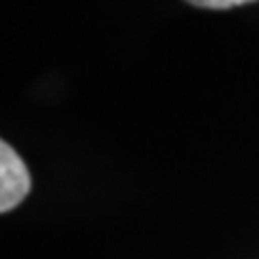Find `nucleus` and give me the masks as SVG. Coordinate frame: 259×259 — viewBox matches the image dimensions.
Returning a JSON list of instances; mask_svg holds the SVG:
<instances>
[{
	"instance_id": "1",
	"label": "nucleus",
	"mask_w": 259,
	"mask_h": 259,
	"mask_svg": "<svg viewBox=\"0 0 259 259\" xmlns=\"http://www.w3.org/2000/svg\"><path fill=\"white\" fill-rule=\"evenodd\" d=\"M30 192V173L9 143H0V212L18 207Z\"/></svg>"
},
{
	"instance_id": "2",
	"label": "nucleus",
	"mask_w": 259,
	"mask_h": 259,
	"mask_svg": "<svg viewBox=\"0 0 259 259\" xmlns=\"http://www.w3.org/2000/svg\"><path fill=\"white\" fill-rule=\"evenodd\" d=\"M192 7H199V9H233V7H242V5H250L257 3V0H186Z\"/></svg>"
}]
</instances>
